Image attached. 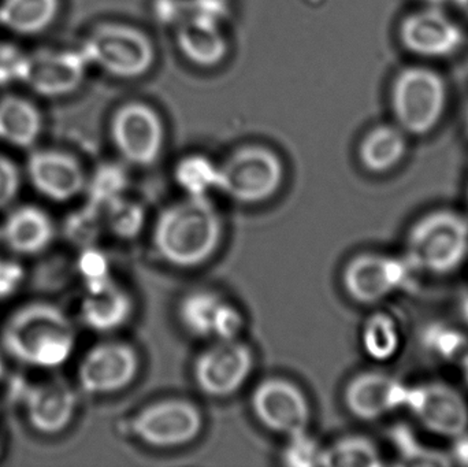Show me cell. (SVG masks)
<instances>
[{
	"mask_svg": "<svg viewBox=\"0 0 468 467\" xmlns=\"http://www.w3.org/2000/svg\"><path fill=\"white\" fill-rule=\"evenodd\" d=\"M396 447L403 458L404 465H448L450 461L444 455L437 454L431 450L425 449L422 444H418L411 433H393Z\"/></svg>",
	"mask_w": 468,
	"mask_h": 467,
	"instance_id": "31",
	"label": "cell"
},
{
	"mask_svg": "<svg viewBox=\"0 0 468 467\" xmlns=\"http://www.w3.org/2000/svg\"><path fill=\"white\" fill-rule=\"evenodd\" d=\"M414 271L404 257L365 252L346 262L341 282L352 301L374 304L406 288Z\"/></svg>",
	"mask_w": 468,
	"mask_h": 467,
	"instance_id": "9",
	"label": "cell"
},
{
	"mask_svg": "<svg viewBox=\"0 0 468 467\" xmlns=\"http://www.w3.org/2000/svg\"><path fill=\"white\" fill-rule=\"evenodd\" d=\"M38 107L19 95L0 98V142L16 148H32L43 133Z\"/></svg>",
	"mask_w": 468,
	"mask_h": 467,
	"instance_id": "23",
	"label": "cell"
},
{
	"mask_svg": "<svg viewBox=\"0 0 468 467\" xmlns=\"http://www.w3.org/2000/svg\"><path fill=\"white\" fill-rule=\"evenodd\" d=\"M0 342L7 356L19 364L58 369L73 356L77 334L59 307L48 302H30L8 315Z\"/></svg>",
	"mask_w": 468,
	"mask_h": 467,
	"instance_id": "2",
	"label": "cell"
},
{
	"mask_svg": "<svg viewBox=\"0 0 468 467\" xmlns=\"http://www.w3.org/2000/svg\"><path fill=\"white\" fill-rule=\"evenodd\" d=\"M467 200H468V186H467Z\"/></svg>",
	"mask_w": 468,
	"mask_h": 467,
	"instance_id": "46",
	"label": "cell"
},
{
	"mask_svg": "<svg viewBox=\"0 0 468 467\" xmlns=\"http://www.w3.org/2000/svg\"><path fill=\"white\" fill-rule=\"evenodd\" d=\"M384 465L378 447L363 436H346L324 450L322 466L379 467Z\"/></svg>",
	"mask_w": 468,
	"mask_h": 467,
	"instance_id": "27",
	"label": "cell"
},
{
	"mask_svg": "<svg viewBox=\"0 0 468 467\" xmlns=\"http://www.w3.org/2000/svg\"><path fill=\"white\" fill-rule=\"evenodd\" d=\"M398 35L407 52L425 60L455 57L467 41L466 29L448 8L422 5L401 19Z\"/></svg>",
	"mask_w": 468,
	"mask_h": 467,
	"instance_id": "7",
	"label": "cell"
},
{
	"mask_svg": "<svg viewBox=\"0 0 468 467\" xmlns=\"http://www.w3.org/2000/svg\"><path fill=\"white\" fill-rule=\"evenodd\" d=\"M110 225L117 235L132 238L139 232L143 225V211L131 203L121 202V199L110 203Z\"/></svg>",
	"mask_w": 468,
	"mask_h": 467,
	"instance_id": "32",
	"label": "cell"
},
{
	"mask_svg": "<svg viewBox=\"0 0 468 467\" xmlns=\"http://www.w3.org/2000/svg\"><path fill=\"white\" fill-rule=\"evenodd\" d=\"M406 410L433 435L458 439L467 433L466 398L450 384L431 381L410 387Z\"/></svg>",
	"mask_w": 468,
	"mask_h": 467,
	"instance_id": "14",
	"label": "cell"
},
{
	"mask_svg": "<svg viewBox=\"0 0 468 467\" xmlns=\"http://www.w3.org/2000/svg\"><path fill=\"white\" fill-rule=\"evenodd\" d=\"M224 221L208 196H186L159 213L153 243L159 257L178 269L205 265L217 254Z\"/></svg>",
	"mask_w": 468,
	"mask_h": 467,
	"instance_id": "1",
	"label": "cell"
},
{
	"mask_svg": "<svg viewBox=\"0 0 468 467\" xmlns=\"http://www.w3.org/2000/svg\"><path fill=\"white\" fill-rule=\"evenodd\" d=\"M80 271L85 277L87 287L101 284L107 280L112 279L109 273V263L106 258L95 249H88L80 260Z\"/></svg>",
	"mask_w": 468,
	"mask_h": 467,
	"instance_id": "36",
	"label": "cell"
},
{
	"mask_svg": "<svg viewBox=\"0 0 468 467\" xmlns=\"http://www.w3.org/2000/svg\"><path fill=\"white\" fill-rule=\"evenodd\" d=\"M3 246L19 257H35L54 243L57 227L51 214L35 205L14 208L2 227Z\"/></svg>",
	"mask_w": 468,
	"mask_h": 467,
	"instance_id": "20",
	"label": "cell"
},
{
	"mask_svg": "<svg viewBox=\"0 0 468 467\" xmlns=\"http://www.w3.org/2000/svg\"><path fill=\"white\" fill-rule=\"evenodd\" d=\"M324 447L311 438L310 433L303 432L289 436L288 444L283 447L281 460L283 465L291 467L322 466Z\"/></svg>",
	"mask_w": 468,
	"mask_h": 467,
	"instance_id": "30",
	"label": "cell"
},
{
	"mask_svg": "<svg viewBox=\"0 0 468 467\" xmlns=\"http://www.w3.org/2000/svg\"><path fill=\"white\" fill-rule=\"evenodd\" d=\"M140 370L136 348L120 340L98 343L82 356L77 369L80 389L92 397L128 388Z\"/></svg>",
	"mask_w": 468,
	"mask_h": 467,
	"instance_id": "11",
	"label": "cell"
},
{
	"mask_svg": "<svg viewBox=\"0 0 468 467\" xmlns=\"http://www.w3.org/2000/svg\"><path fill=\"white\" fill-rule=\"evenodd\" d=\"M409 134L396 123H381L366 133L357 150L360 164L367 172L385 175L406 158Z\"/></svg>",
	"mask_w": 468,
	"mask_h": 467,
	"instance_id": "22",
	"label": "cell"
},
{
	"mask_svg": "<svg viewBox=\"0 0 468 467\" xmlns=\"http://www.w3.org/2000/svg\"><path fill=\"white\" fill-rule=\"evenodd\" d=\"M461 366L462 372H463L464 380H466V383L468 384V356L464 359L463 364H462Z\"/></svg>",
	"mask_w": 468,
	"mask_h": 467,
	"instance_id": "40",
	"label": "cell"
},
{
	"mask_svg": "<svg viewBox=\"0 0 468 467\" xmlns=\"http://www.w3.org/2000/svg\"><path fill=\"white\" fill-rule=\"evenodd\" d=\"M177 43L189 62L213 68L224 60L228 44L213 19L195 16L178 29Z\"/></svg>",
	"mask_w": 468,
	"mask_h": 467,
	"instance_id": "24",
	"label": "cell"
},
{
	"mask_svg": "<svg viewBox=\"0 0 468 467\" xmlns=\"http://www.w3.org/2000/svg\"><path fill=\"white\" fill-rule=\"evenodd\" d=\"M422 5H431V7L448 8L453 5V0H420Z\"/></svg>",
	"mask_w": 468,
	"mask_h": 467,
	"instance_id": "38",
	"label": "cell"
},
{
	"mask_svg": "<svg viewBox=\"0 0 468 467\" xmlns=\"http://www.w3.org/2000/svg\"><path fill=\"white\" fill-rule=\"evenodd\" d=\"M253 366L255 356L250 345L239 339L219 340L195 359V383L207 397L229 398L247 384Z\"/></svg>",
	"mask_w": 468,
	"mask_h": 467,
	"instance_id": "10",
	"label": "cell"
},
{
	"mask_svg": "<svg viewBox=\"0 0 468 467\" xmlns=\"http://www.w3.org/2000/svg\"><path fill=\"white\" fill-rule=\"evenodd\" d=\"M25 281V268L18 260L0 257V302L16 295Z\"/></svg>",
	"mask_w": 468,
	"mask_h": 467,
	"instance_id": "34",
	"label": "cell"
},
{
	"mask_svg": "<svg viewBox=\"0 0 468 467\" xmlns=\"http://www.w3.org/2000/svg\"><path fill=\"white\" fill-rule=\"evenodd\" d=\"M401 339L395 320L385 313L367 318L362 329V345L366 356L376 362H388L398 356Z\"/></svg>",
	"mask_w": 468,
	"mask_h": 467,
	"instance_id": "26",
	"label": "cell"
},
{
	"mask_svg": "<svg viewBox=\"0 0 468 467\" xmlns=\"http://www.w3.org/2000/svg\"><path fill=\"white\" fill-rule=\"evenodd\" d=\"M423 343L433 358L447 364L462 365L468 356L466 334L445 324L428 328L423 334Z\"/></svg>",
	"mask_w": 468,
	"mask_h": 467,
	"instance_id": "29",
	"label": "cell"
},
{
	"mask_svg": "<svg viewBox=\"0 0 468 467\" xmlns=\"http://www.w3.org/2000/svg\"><path fill=\"white\" fill-rule=\"evenodd\" d=\"M3 373H5V365H3L2 356H0V381H2Z\"/></svg>",
	"mask_w": 468,
	"mask_h": 467,
	"instance_id": "42",
	"label": "cell"
},
{
	"mask_svg": "<svg viewBox=\"0 0 468 467\" xmlns=\"http://www.w3.org/2000/svg\"><path fill=\"white\" fill-rule=\"evenodd\" d=\"M87 65L81 51L37 49L24 54L18 81L44 98H62L79 90Z\"/></svg>",
	"mask_w": 468,
	"mask_h": 467,
	"instance_id": "13",
	"label": "cell"
},
{
	"mask_svg": "<svg viewBox=\"0 0 468 467\" xmlns=\"http://www.w3.org/2000/svg\"><path fill=\"white\" fill-rule=\"evenodd\" d=\"M112 137L118 153L129 164L150 166L164 147V123L147 104L128 103L112 117Z\"/></svg>",
	"mask_w": 468,
	"mask_h": 467,
	"instance_id": "15",
	"label": "cell"
},
{
	"mask_svg": "<svg viewBox=\"0 0 468 467\" xmlns=\"http://www.w3.org/2000/svg\"><path fill=\"white\" fill-rule=\"evenodd\" d=\"M122 173L114 167L99 170L98 175L90 184V194L95 197L96 202L101 206H109L114 200L120 199V194L123 191Z\"/></svg>",
	"mask_w": 468,
	"mask_h": 467,
	"instance_id": "33",
	"label": "cell"
},
{
	"mask_svg": "<svg viewBox=\"0 0 468 467\" xmlns=\"http://www.w3.org/2000/svg\"><path fill=\"white\" fill-rule=\"evenodd\" d=\"M134 304L128 291L110 279L101 284L87 287V295L80 307V317L85 326L109 334L122 328L132 315Z\"/></svg>",
	"mask_w": 468,
	"mask_h": 467,
	"instance_id": "21",
	"label": "cell"
},
{
	"mask_svg": "<svg viewBox=\"0 0 468 467\" xmlns=\"http://www.w3.org/2000/svg\"><path fill=\"white\" fill-rule=\"evenodd\" d=\"M463 123H464V131L468 134V101L466 107H464V114H463Z\"/></svg>",
	"mask_w": 468,
	"mask_h": 467,
	"instance_id": "41",
	"label": "cell"
},
{
	"mask_svg": "<svg viewBox=\"0 0 468 467\" xmlns=\"http://www.w3.org/2000/svg\"><path fill=\"white\" fill-rule=\"evenodd\" d=\"M3 454V441H2V433H0V458H2Z\"/></svg>",
	"mask_w": 468,
	"mask_h": 467,
	"instance_id": "44",
	"label": "cell"
},
{
	"mask_svg": "<svg viewBox=\"0 0 468 467\" xmlns=\"http://www.w3.org/2000/svg\"><path fill=\"white\" fill-rule=\"evenodd\" d=\"M410 387L384 372H363L344 389V403L349 413L362 421H376L406 409Z\"/></svg>",
	"mask_w": 468,
	"mask_h": 467,
	"instance_id": "19",
	"label": "cell"
},
{
	"mask_svg": "<svg viewBox=\"0 0 468 467\" xmlns=\"http://www.w3.org/2000/svg\"><path fill=\"white\" fill-rule=\"evenodd\" d=\"M131 430L145 446L178 449L199 438L203 430L202 411L189 400H159L134 414Z\"/></svg>",
	"mask_w": 468,
	"mask_h": 467,
	"instance_id": "8",
	"label": "cell"
},
{
	"mask_svg": "<svg viewBox=\"0 0 468 467\" xmlns=\"http://www.w3.org/2000/svg\"><path fill=\"white\" fill-rule=\"evenodd\" d=\"M3 246L2 230H0V247Z\"/></svg>",
	"mask_w": 468,
	"mask_h": 467,
	"instance_id": "45",
	"label": "cell"
},
{
	"mask_svg": "<svg viewBox=\"0 0 468 467\" xmlns=\"http://www.w3.org/2000/svg\"><path fill=\"white\" fill-rule=\"evenodd\" d=\"M175 178L186 196H208L218 191L219 166L197 154L186 156L176 166Z\"/></svg>",
	"mask_w": 468,
	"mask_h": 467,
	"instance_id": "28",
	"label": "cell"
},
{
	"mask_svg": "<svg viewBox=\"0 0 468 467\" xmlns=\"http://www.w3.org/2000/svg\"><path fill=\"white\" fill-rule=\"evenodd\" d=\"M452 7L456 8L468 21V0H453Z\"/></svg>",
	"mask_w": 468,
	"mask_h": 467,
	"instance_id": "39",
	"label": "cell"
},
{
	"mask_svg": "<svg viewBox=\"0 0 468 467\" xmlns=\"http://www.w3.org/2000/svg\"><path fill=\"white\" fill-rule=\"evenodd\" d=\"M403 257L420 273H455L468 258V219L447 208L426 214L409 230Z\"/></svg>",
	"mask_w": 468,
	"mask_h": 467,
	"instance_id": "3",
	"label": "cell"
},
{
	"mask_svg": "<svg viewBox=\"0 0 468 467\" xmlns=\"http://www.w3.org/2000/svg\"><path fill=\"white\" fill-rule=\"evenodd\" d=\"M463 313L464 318H466V321L468 323V301L464 302Z\"/></svg>",
	"mask_w": 468,
	"mask_h": 467,
	"instance_id": "43",
	"label": "cell"
},
{
	"mask_svg": "<svg viewBox=\"0 0 468 467\" xmlns=\"http://www.w3.org/2000/svg\"><path fill=\"white\" fill-rule=\"evenodd\" d=\"M21 175L18 167L7 156L0 154V210L7 207L18 196Z\"/></svg>",
	"mask_w": 468,
	"mask_h": 467,
	"instance_id": "35",
	"label": "cell"
},
{
	"mask_svg": "<svg viewBox=\"0 0 468 467\" xmlns=\"http://www.w3.org/2000/svg\"><path fill=\"white\" fill-rule=\"evenodd\" d=\"M77 409L76 389L63 378L40 381L25 392V419L38 435L58 436L65 432L76 419Z\"/></svg>",
	"mask_w": 468,
	"mask_h": 467,
	"instance_id": "17",
	"label": "cell"
},
{
	"mask_svg": "<svg viewBox=\"0 0 468 467\" xmlns=\"http://www.w3.org/2000/svg\"><path fill=\"white\" fill-rule=\"evenodd\" d=\"M27 175L33 188L51 202H70L87 186L79 159L55 148L32 151L27 156Z\"/></svg>",
	"mask_w": 468,
	"mask_h": 467,
	"instance_id": "18",
	"label": "cell"
},
{
	"mask_svg": "<svg viewBox=\"0 0 468 467\" xmlns=\"http://www.w3.org/2000/svg\"><path fill=\"white\" fill-rule=\"evenodd\" d=\"M178 320L197 339H239L244 329V315L216 291L197 290L186 293L178 304Z\"/></svg>",
	"mask_w": 468,
	"mask_h": 467,
	"instance_id": "16",
	"label": "cell"
},
{
	"mask_svg": "<svg viewBox=\"0 0 468 467\" xmlns=\"http://www.w3.org/2000/svg\"><path fill=\"white\" fill-rule=\"evenodd\" d=\"M60 0H0V27L18 36L46 32L59 13Z\"/></svg>",
	"mask_w": 468,
	"mask_h": 467,
	"instance_id": "25",
	"label": "cell"
},
{
	"mask_svg": "<svg viewBox=\"0 0 468 467\" xmlns=\"http://www.w3.org/2000/svg\"><path fill=\"white\" fill-rule=\"evenodd\" d=\"M389 101L396 125L409 136H426L444 120L450 90L436 69L410 65L393 79Z\"/></svg>",
	"mask_w": 468,
	"mask_h": 467,
	"instance_id": "4",
	"label": "cell"
},
{
	"mask_svg": "<svg viewBox=\"0 0 468 467\" xmlns=\"http://www.w3.org/2000/svg\"><path fill=\"white\" fill-rule=\"evenodd\" d=\"M253 416L266 430L289 436L307 432L311 408L304 392L285 378H266L250 397Z\"/></svg>",
	"mask_w": 468,
	"mask_h": 467,
	"instance_id": "12",
	"label": "cell"
},
{
	"mask_svg": "<svg viewBox=\"0 0 468 467\" xmlns=\"http://www.w3.org/2000/svg\"><path fill=\"white\" fill-rule=\"evenodd\" d=\"M81 52L88 63L120 79H136L147 73L155 55L153 43L142 30L121 24L96 27Z\"/></svg>",
	"mask_w": 468,
	"mask_h": 467,
	"instance_id": "6",
	"label": "cell"
},
{
	"mask_svg": "<svg viewBox=\"0 0 468 467\" xmlns=\"http://www.w3.org/2000/svg\"><path fill=\"white\" fill-rule=\"evenodd\" d=\"M466 435L467 433H464L458 438V446H456L455 455H453L463 465H468V438Z\"/></svg>",
	"mask_w": 468,
	"mask_h": 467,
	"instance_id": "37",
	"label": "cell"
},
{
	"mask_svg": "<svg viewBox=\"0 0 468 467\" xmlns=\"http://www.w3.org/2000/svg\"><path fill=\"white\" fill-rule=\"evenodd\" d=\"M283 165L277 154L261 145L234 151L219 166L218 191L242 205L271 199L283 183Z\"/></svg>",
	"mask_w": 468,
	"mask_h": 467,
	"instance_id": "5",
	"label": "cell"
}]
</instances>
